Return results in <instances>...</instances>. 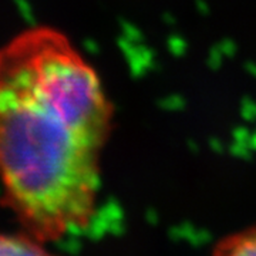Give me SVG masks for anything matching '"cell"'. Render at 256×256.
<instances>
[{"label": "cell", "instance_id": "obj_1", "mask_svg": "<svg viewBox=\"0 0 256 256\" xmlns=\"http://www.w3.org/2000/svg\"><path fill=\"white\" fill-rule=\"evenodd\" d=\"M111 117L96 68L62 32L28 28L0 48L2 196L43 244L92 220Z\"/></svg>", "mask_w": 256, "mask_h": 256}, {"label": "cell", "instance_id": "obj_2", "mask_svg": "<svg viewBox=\"0 0 256 256\" xmlns=\"http://www.w3.org/2000/svg\"><path fill=\"white\" fill-rule=\"evenodd\" d=\"M43 245L46 244L28 232L18 235H0V256L44 255L47 250Z\"/></svg>", "mask_w": 256, "mask_h": 256}, {"label": "cell", "instance_id": "obj_3", "mask_svg": "<svg viewBox=\"0 0 256 256\" xmlns=\"http://www.w3.org/2000/svg\"><path fill=\"white\" fill-rule=\"evenodd\" d=\"M220 252L224 255L256 256V226L224 239Z\"/></svg>", "mask_w": 256, "mask_h": 256}]
</instances>
